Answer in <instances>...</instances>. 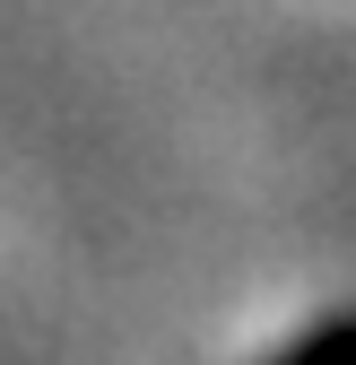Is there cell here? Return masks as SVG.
<instances>
[{
    "mask_svg": "<svg viewBox=\"0 0 356 365\" xmlns=\"http://www.w3.org/2000/svg\"><path fill=\"white\" fill-rule=\"evenodd\" d=\"M278 365H356V313H339V322L313 331V339H295Z\"/></svg>",
    "mask_w": 356,
    "mask_h": 365,
    "instance_id": "obj_1",
    "label": "cell"
}]
</instances>
